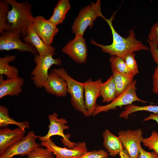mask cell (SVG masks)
<instances>
[{"instance_id":"2","label":"cell","mask_w":158,"mask_h":158,"mask_svg":"<svg viewBox=\"0 0 158 158\" xmlns=\"http://www.w3.org/2000/svg\"><path fill=\"white\" fill-rule=\"evenodd\" d=\"M90 42L100 48L103 51L111 56L121 58L131 52L141 50H150L148 47L136 38L134 31L132 30L130 31L125 40L119 43L104 45L97 43L93 39L91 40Z\"/></svg>"},{"instance_id":"27","label":"cell","mask_w":158,"mask_h":158,"mask_svg":"<svg viewBox=\"0 0 158 158\" xmlns=\"http://www.w3.org/2000/svg\"><path fill=\"white\" fill-rule=\"evenodd\" d=\"M109 60L111 70L124 74L131 73L122 58L115 56H111Z\"/></svg>"},{"instance_id":"19","label":"cell","mask_w":158,"mask_h":158,"mask_svg":"<svg viewBox=\"0 0 158 158\" xmlns=\"http://www.w3.org/2000/svg\"><path fill=\"white\" fill-rule=\"evenodd\" d=\"M103 144L107 149L109 154L115 157L123 150V147L118 136L112 133L109 130L106 129L103 133Z\"/></svg>"},{"instance_id":"5","label":"cell","mask_w":158,"mask_h":158,"mask_svg":"<svg viewBox=\"0 0 158 158\" xmlns=\"http://www.w3.org/2000/svg\"><path fill=\"white\" fill-rule=\"evenodd\" d=\"M53 55L35 56L33 60L36 66L31 72V79L35 86L38 88L43 87V85L48 77V71L50 67L55 65L61 64V59L58 58H54Z\"/></svg>"},{"instance_id":"24","label":"cell","mask_w":158,"mask_h":158,"mask_svg":"<svg viewBox=\"0 0 158 158\" xmlns=\"http://www.w3.org/2000/svg\"><path fill=\"white\" fill-rule=\"evenodd\" d=\"M9 124H14L18 126L19 128L23 129L29 128L30 124L27 121L22 122H17L10 117L8 110L3 105L0 106V127L7 126Z\"/></svg>"},{"instance_id":"37","label":"cell","mask_w":158,"mask_h":158,"mask_svg":"<svg viewBox=\"0 0 158 158\" xmlns=\"http://www.w3.org/2000/svg\"><path fill=\"white\" fill-rule=\"evenodd\" d=\"M150 120L155 121L158 124V114H150L148 116L145 118L143 121Z\"/></svg>"},{"instance_id":"9","label":"cell","mask_w":158,"mask_h":158,"mask_svg":"<svg viewBox=\"0 0 158 158\" xmlns=\"http://www.w3.org/2000/svg\"><path fill=\"white\" fill-rule=\"evenodd\" d=\"M34 132H29L22 140L8 149L0 156V158H12L16 155H28L34 149L40 147L36 142L37 138Z\"/></svg>"},{"instance_id":"22","label":"cell","mask_w":158,"mask_h":158,"mask_svg":"<svg viewBox=\"0 0 158 158\" xmlns=\"http://www.w3.org/2000/svg\"><path fill=\"white\" fill-rule=\"evenodd\" d=\"M100 93L104 103L111 102L116 97V88L112 75L106 81L102 83Z\"/></svg>"},{"instance_id":"31","label":"cell","mask_w":158,"mask_h":158,"mask_svg":"<svg viewBox=\"0 0 158 158\" xmlns=\"http://www.w3.org/2000/svg\"><path fill=\"white\" fill-rule=\"evenodd\" d=\"M116 12V11H115L111 17L109 19H106L105 17L103 18L107 23L111 30L113 37L112 44H115L123 42L126 39V38L122 37L117 32L113 26L112 21L114 19Z\"/></svg>"},{"instance_id":"28","label":"cell","mask_w":158,"mask_h":158,"mask_svg":"<svg viewBox=\"0 0 158 158\" xmlns=\"http://www.w3.org/2000/svg\"><path fill=\"white\" fill-rule=\"evenodd\" d=\"M142 143L150 150H153L158 154V133L153 130L150 136L143 139Z\"/></svg>"},{"instance_id":"30","label":"cell","mask_w":158,"mask_h":158,"mask_svg":"<svg viewBox=\"0 0 158 158\" xmlns=\"http://www.w3.org/2000/svg\"><path fill=\"white\" fill-rule=\"evenodd\" d=\"M28 158H54L53 153L46 148L38 147L32 150Z\"/></svg>"},{"instance_id":"10","label":"cell","mask_w":158,"mask_h":158,"mask_svg":"<svg viewBox=\"0 0 158 158\" xmlns=\"http://www.w3.org/2000/svg\"><path fill=\"white\" fill-rule=\"evenodd\" d=\"M141 129L121 130L118 133L124 149L133 158H138L141 143L144 139Z\"/></svg>"},{"instance_id":"20","label":"cell","mask_w":158,"mask_h":158,"mask_svg":"<svg viewBox=\"0 0 158 158\" xmlns=\"http://www.w3.org/2000/svg\"><path fill=\"white\" fill-rule=\"evenodd\" d=\"M70 8L71 5L68 0L59 1L54 9L52 16L48 20L57 26L63 22L66 13Z\"/></svg>"},{"instance_id":"23","label":"cell","mask_w":158,"mask_h":158,"mask_svg":"<svg viewBox=\"0 0 158 158\" xmlns=\"http://www.w3.org/2000/svg\"><path fill=\"white\" fill-rule=\"evenodd\" d=\"M111 70L116 88L117 97L121 94L133 81L135 75L131 73L128 74H124Z\"/></svg>"},{"instance_id":"1","label":"cell","mask_w":158,"mask_h":158,"mask_svg":"<svg viewBox=\"0 0 158 158\" xmlns=\"http://www.w3.org/2000/svg\"><path fill=\"white\" fill-rule=\"evenodd\" d=\"M6 0L11 6L8 14L7 30L18 33L23 37L27 35L35 18L32 5L27 1L19 2L16 0Z\"/></svg>"},{"instance_id":"34","label":"cell","mask_w":158,"mask_h":158,"mask_svg":"<svg viewBox=\"0 0 158 158\" xmlns=\"http://www.w3.org/2000/svg\"><path fill=\"white\" fill-rule=\"evenodd\" d=\"M148 42L150 45V50L154 61L157 64V67L158 68V45L148 40Z\"/></svg>"},{"instance_id":"11","label":"cell","mask_w":158,"mask_h":158,"mask_svg":"<svg viewBox=\"0 0 158 158\" xmlns=\"http://www.w3.org/2000/svg\"><path fill=\"white\" fill-rule=\"evenodd\" d=\"M41 145L52 152L55 158H78L88 151L85 142H79L71 148L63 147L56 145L50 138L47 141L41 142Z\"/></svg>"},{"instance_id":"15","label":"cell","mask_w":158,"mask_h":158,"mask_svg":"<svg viewBox=\"0 0 158 158\" xmlns=\"http://www.w3.org/2000/svg\"><path fill=\"white\" fill-rule=\"evenodd\" d=\"M25 129L20 128L13 130L5 128L0 130V155L8 148L22 140L25 136Z\"/></svg>"},{"instance_id":"40","label":"cell","mask_w":158,"mask_h":158,"mask_svg":"<svg viewBox=\"0 0 158 158\" xmlns=\"http://www.w3.org/2000/svg\"></svg>"},{"instance_id":"8","label":"cell","mask_w":158,"mask_h":158,"mask_svg":"<svg viewBox=\"0 0 158 158\" xmlns=\"http://www.w3.org/2000/svg\"><path fill=\"white\" fill-rule=\"evenodd\" d=\"M1 35L0 51L15 49L21 52H28L35 56L38 54L36 50L31 44L21 40V36L19 33L7 30Z\"/></svg>"},{"instance_id":"38","label":"cell","mask_w":158,"mask_h":158,"mask_svg":"<svg viewBox=\"0 0 158 158\" xmlns=\"http://www.w3.org/2000/svg\"><path fill=\"white\" fill-rule=\"evenodd\" d=\"M119 155L120 158H133L124 149L121 152Z\"/></svg>"},{"instance_id":"12","label":"cell","mask_w":158,"mask_h":158,"mask_svg":"<svg viewBox=\"0 0 158 158\" xmlns=\"http://www.w3.org/2000/svg\"><path fill=\"white\" fill-rule=\"evenodd\" d=\"M62 51L77 63H83L86 62L87 49L83 36L76 35L74 39L63 47Z\"/></svg>"},{"instance_id":"13","label":"cell","mask_w":158,"mask_h":158,"mask_svg":"<svg viewBox=\"0 0 158 158\" xmlns=\"http://www.w3.org/2000/svg\"><path fill=\"white\" fill-rule=\"evenodd\" d=\"M84 83L85 106L89 116L92 115L98 105L96 101L101 96L100 88L102 82V78L95 81L90 78Z\"/></svg>"},{"instance_id":"3","label":"cell","mask_w":158,"mask_h":158,"mask_svg":"<svg viewBox=\"0 0 158 158\" xmlns=\"http://www.w3.org/2000/svg\"><path fill=\"white\" fill-rule=\"evenodd\" d=\"M53 70L66 82L68 93L70 95L71 103L73 107L85 116H88L84 103V83L79 82L73 79L63 68H54Z\"/></svg>"},{"instance_id":"32","label":"cell","mask_w":158,"mask_h":158,"mask_svg":"<svg viewBox=\"0 0 158 158\" xmlns=\"http://www.w3.org/2000/svg\"><path fill=\"white\" fill-rule=\"evenodd\" d=\"M107 153L102 150L87 151L78 158H106L108 157Z\"/></svg>"},{"instance_id":"36","label":"cell","mask_w":158,"mask_h":158,"mask_svg":"<svg viewBox=\"0 0 158 158\" xmlns=\"http://www.w3.org/2000/svg\"><path fill=\"white\" fill-rule=\"evenodd\" d=\"M153 84V92L155 94L158 93V68L156 67L154 69L152 77Z\"/></svg>"},{"instance_id":"21","label":"cell","mask_w":158,"mask_h":158,"mask_svg":"<svg viewBox=\"0 0 158 158\" xmlns=\"http://www.w3.org/2000/svg\"><path fill=\"white\" fill-rule=\"evenodd\" d=\"M16 56L14 55H7L0 58V75H5L7 78H17L18 76V68L9 65L10 62L14 60Z\"/></svg>"},{"instance_id":"25","label":"cell","mask_w":158,"mask_h":158,"mask_svg":"<svg viewBox=\"0 0 158 158\" xmlns=\"http://www.w3.org/2000/svg\"><path fill=\"white\" fill-rule=\"evenodd\" d=\"M142 111L151 112L154 114H158V105H150L139 106L131 104L126 107L125 110L119 114V116L120 117L127 119L130 114L134 112Z\"/></svg>"},{"instance_id":"18","label":"cell","mask_w":158,"mask_h":158,"mask_svg":"<svg viewBox=\"0 0 158 158\" xmlns=\"http://www.w3.org/2000/svg\"><path fill=\"white\" fill-rule=\"evenodd\" d=\"M24 82L21 77L4 80L3 75H0V99L7 96H18L22 92Z\"/></svg>"},{"instance_id":"6","label":"cell","mask_w":158,"mask_h":158,"mask_svg":"<svg viewBox=\"0 0 158 158\" xmlns=\"http://www.w3.org/2000/svg\"><path fill=\"white\" fill-rule=\"evenodd\" d=\"M136 83V80H133L121 94L109 104L102 106L97 105L92 116H95L102 112L115 109L118 107H121L123 106L131 105L135 101L147 103V101L140 99L137 96Z\"/></svg>"},{"instance_id":"16","label":"cell","mask_w":158,"mask_h":158,"mask_svg":"<svg viewBox=\"0 0 158 158\" xmlns=\"http://www.w3.org/2000/svg\"><path fill=\"white\" fill-rule=\"evenodd\" d=\"M43 87L48 93L57 96L64 97L68 93L65 80L58 76L53 70L49 73Z\"/></svg>"},{"instance_id":"17","label":"cell","mask_w":158,"mask_h":158,"mask_svg":"<svg viewBox=\"0 0 158 158\" xmlns=\"http://www.w3.org/2000/svg\"><path fill=\"white\" fill-rule=\"evenodd\" d=\"M23 41L31 44L36 50L38 54L42 56L55 54V48L46 44L37 35L32 27L29 28L26 35L23 37Z\"/></svg>"},{"instance_id":"4","label":"cell","mask_w":158,"mask_h":158,"mask_svg":"<svg viewBox=\"0 0 158 158\" xmlns=\"http://www.w3.org/2000/svg\"><path fill=\"white\" fill-rule=\"evenodd\" d=\"M100 17L103 18L101 8V1L98 0L94 3L84 7L80 11L72 26V32L76 35L83 36L84 33L88 27H92L93 22Z\"/></svg>"},{"instance_id":"26","label":"cell","mask_w":158,"mask_h":158,"mask_svg":"<svg viewBox=\"0 0 158 158\" xmlns=\"http://www.w3.org/2000/svg\"><path fill=\"white\" fill-rule=\"evenodd\" d=\"M10 5L6 0L0 1V33L8 30L7 16Z\"/></svg>"},{"instance_id":"39","label":"cell","mask_w":158,"mask_h":158,"mask_svg":"<svg viewBox=\"0 0 158 158\" xmlns=\"http://www.w3.org/2000/svg\"><path fill=\"white\" fill-rule=\"evenodd\" d=\"M106 158H109V157H106Z\"/></svg>"},{"instance_id":"33","label":"cell","mask_w":158,"mask_h":158,"mask_svg":"<svg viewBox=\"0 0 158 158\" xmlns=\"http://www.w3.org/2000/svg\"><path fill=\"white\" fill-rule=\"evenodd\" d=\"M148 38V40L158 45V21L152 27Z\"/></svg>"},{"instance_id":"7","label":"cell","mask_w":158,"mask_h":158,"mask_svg":"<svg viewBox=\"0 0 158 158\" xmlns=\"http://www.w3.org/2000/svg\"><path fill=\"white\" fill-rule=\"evenodd\" d=\"M48 118L49 121V128L47 133L42 136L36 135L37 138L42 142L47 141L53 136L58 135L63 138L61 139L63 144L68 148L73 147L77 143L71 142L69 139V136L64 134V131L69 128L67 121L64 118H59L58 114L56 112L49 115Z\"/></svg>"},{"instance_id":"35","label":"cell","mask_w":158,"mask_h":158,"mask_svg":"<svg viewBox=\"0 0 158 158\" xmlns=\"http://www.w3.org/2000/svg\"><path fill=\"white\" fill-rule=\"evenodd\" d=\"M138 158H158V154L154 151L151 152L146 151L141 147Z\"/></svg>"},{"instance_id":"29","label":"cell","mask_w":158,"mask_h":158,"mask_svg":"<svg viewBox=\"0 0 158 158\" xmlns=\"http://www.w3.org/2000/svg\"><path fill=\"white\" fill-rule=\"evenodd\" d=\"M135 55L134 52H131L122 58L130 72L135 75L139 72L137 64L135 59Z\"/></svg>"},{"instance_id":"14","label":"cell","mask_w":158,"mask_h":158,"mask_svg":"<svg viewBox=\"0 0 158 158\" xmlns=\"http://www.w3.org/2000/svg\"><path fill=\"white\" fill-rule=\"evenodd\" d=\"M32 26L37 35L49 45L52 42L59 30L56 26L40 15L35 17Z\"/></svg>"}]
</instances>
